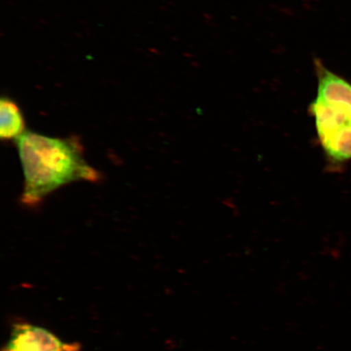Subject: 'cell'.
Returning a JSON list of instances; mask_svg holds the SVG:
<instances>
[{"instance_id":"1","label":"cell","mask_w":351,"mask_h":351,"mask_svg":"<svg viewBox=\"0 0 351 351\" xmlns=\"http://www.w3.org/2000/svg\"><path fill=\"white\" fill-rule=\"evenodd\" d=\"M16 143L25 178L21 201L26 206L40 204L67 184L97 182L102 177L87 163L77 137L52 138L26 131Z\"/></svg>"},{"instance_id":"2","label":"cell","mask_w":351,"mask_h":351,"mask_svg":"<svg viewBox=\"0 0 351 351\" xmlns=\"http://www.w3.org/2000/svg\"><path fill=\"white\" fill-rule=\"evenodd\" d=\"M317 93L308 111L320 147L332 165L351 161V83L315 61Z\"/></svg>"},{"instance_id":"3","label":"cell","mask_w":351,"mask_h":351,"mask_svg":"<svg viewBox=\"0 0 351 351\" xmlns=\"http://www.w3.org/2000/svg\"><path fill=\"white\" fill-rule=\"evenodd\" d=\"M78 343H65L43 327L28 323L13 324L10 339L2 351H80Z\"/></svg>"},{"instance_id":"4","label":"cell","mask_w":351,"mask_h":351,"mask_svg":"<svg viewBox=\"0 0 351 351\" xmlns=\"http://www.w3.org/2000/svg\"><path fill=\"white\" fill-rule=\"evenodd\" d=\"M0 138L4 141L19 139L25 130L23 114L17 104L8 98H2L0 102Z\"/></svg>"}]
</instances>
